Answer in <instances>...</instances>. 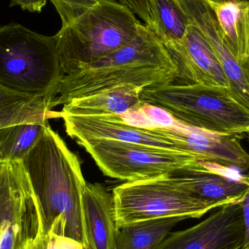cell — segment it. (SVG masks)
Returning <instances> with one entry per match:
<instances>
[{"mask_svg":"<svg viewBox=\"0 0 249 249\" xmlns=\"http://www.w3.org/2000/svg\"><path fill=\"white\" fill-rule=\"evenodd\" d=\"M36 197L42 231L77 240L88 249L83 209L86 181L78 158L51 126L22 160Z\"/></svg>","mask_w":249,"mask_h":249,"instance_id":"obj_1","label":"cell"},{"mask_svg":"<svg viewBox=\"0 0 249 249\" xmlns=\"http://www.w3.org/2000/svg\"><path fill=\"white\" fill-rule=\"evenodd\" d=\"M178 70L153 32L141 24L136 37L125 46L65 75L52 109L74 99L93 96L123 85L141 89L174 83Z\"/></svg>","mask_w":249,"mask_h":249,"instance_id":"obj_2","label":"cell"},{"mask_svg":"<svg viewBox=\"0 0 249 249\" xmlns=\"http://www.w3.org/2000/svg\"><path fill=\"white\" fill-rule=\"evenodd\" d=\"M66 74L56 36L10 23L0 26V85L18 93L53 102Z\"/></svg>","mask_w":249,"mask_h":249,"instance_id":"obj_3","label":"cell"},{"mask_svg":"<svg viewBox=\"0 0 249 249\" xmlns=\"http://www.w3.org/2000/svg\"><path fill=\"white\" fill-rule=\"evenodd\" d=\"M141 101L192 128L237 136L249 131V111L226 88L174 83L150 86L142 90Z\"/></svg>","mask_w":249,"mask_h":249,"instance_id":"obj_4","label":"cell"},{"mask_svg":"<svg viewBox=\"0 0 249 249\" xmlns=\"http://www.w3.org/2000/svg\"><path fill=\"white\" fill-rule=\"evenodd\" d=\"M140 25L127 6L115 0H97L55 35L64 74L125 46L136 37Z\"/></svg>","mask_w":249,"mask_h":249,"instance_id":"obj_5","label":"cell"},{"mask_svg":"<svg viewBox=\"0 0 249 249\" xmlns=\"http://www.w3.org/2000/svg\"><path fill=\"white\" fill-rule=\"evenodd\" d=\"M112 195L119 228L160 218H200L216 209L194 197L169 174L124 183Z\"/></svg>","mask_w":249,"mask_h":249,"instance_id":"obj_6","label":"cell"},{"mask_svg":"<svg viewBox=\"0 0 249 249\" xmlns=\"http://www.w3.org/2000/svg\"><path fill=\"white\" fill-rule=\"evenodd\" d=\"M105 175L126 181L152 179L195 162L193 155L162 148L119 141H89L80 143Z\"/></svg>","mask_w":249,"mask_h":249,"instance_id":"obj_7","label":"cell"},{"mask_svg":"<svg viewBox=\"0 0 249 249\" xmlns=\"http://www.w3.org/2000/svg\"><path fill=\"white\" fill-rule=\"evenodd\" d=\"M42 228L35 193L22 162L0 163V249H19Z\"/></svg>","mask_w":249,"mask_h":249,"instance_id":"obj_8","label":"cell"},{"mask_svg":"<svg viewBox=\"0 0 249 249\" xmlns=\"http://www.w3.org/2000/svg\"><path fill=\"white\" fill-rule=\"evenodd\" d=\"M61 118L67 134L78 144L89 141L107 139L189 154L171 126L138 127L127 124L124 117L116 115H62Z\"/></svg>","mask_w":249,"mask_h":249,"instance_id":"obj_9","label":"cell"},{"mask_svg":"<svg viewBox=\"0 0 249 249\" xmlns=\"http://www.w3.org/2000/svg\"><path fill=\"white\" fill-rule=\"evenodd\" d=\"M245 235L242 208L235 202L192 228L170 232L153 249H241Z\"/></svg>","mask_w":249,"mask_h":249,"instance_id":"obj_10","label":"cell"},{"mask_svg":"<svg viewBox=\"0 0 249 249\" xmlns=\"http://www.w3.org/2000/svg\"><path fill=\"white\" fill-rule=\"evenodd\" d=\"M168 174L194 197L216 209L241 201L249 187V174L199 161Z\"/></svg>","mask_w":249,"mask_h":249,"instance_id":"obj_11","label":"cell"},{"mask_svg":"<svg viewBox=\"0 0 249 249\" xmlns=\"http://www.w3.org/2000/svg\"><path fill=\"white\" fill-rule=\"evenodd\" d=\"M165 46L178 70L174 84H203L228 89L216 53L196 25L191 23L188 26L181 42Z\"/></svg>","mask_w":249,"mask_h":249,"instance_id":"obj_12","label":"cell"},{"mask_svg":"<svg viewBox=\"0 0 249 249\" xmlns=\"http://www.w3.org/2000/svg\"><path fill=\"white\" fill-rule=\"evenodd\" d=\"M180 4L216 53L234 99L249 111V86L244 70L225 42L208 0H180Z\"/></svg>","mask_w":249,"mask_h":249,"instance_id":"obj_13","label":"cell"},{"mask_svg":"<svg viewBox=\"0 0 249 249\" xmlns=\"http://www.w3.org/2000/svg\"><path fill=\"white\" fill-rule=\"evenodd\" d=\"M83 199L87 249H115L120 228L113 195L99 183H86Z\"/></svg>","mask_w":249,"mask_h":249,"instance_id":"obj_14","label":"cell"},{"mask_svg":"<svg viewBox=\"0 0 249 249\" xmlns=\"http://www.w3.org/2000/svg\"><path fill=\"white\" fill-rule=\"evenodd\" d=\"M143 89L133 85H123L93 96L74 99L64 105L60 111L61 116L116 115L124 117L126 114L143 109L144 105L141 101Z\"/></svg>","mask_w":249,"mask_h":249,"instance_id":"obj_15","label":"cell"},{"mask_svg":"<svg viewBox=\"0 0 249 249\" xmlns=\"http://www.w3.org/2000/svg\"><path fill=\"white\" fill-rule=\"evenodd\" d=\"M214 12L222 36L238 60L244 62L249 53V1L246 0H208Z\"/></svg>","mask_w":249,"mask_h":249,"instance_id":"obj_16","label":"cell"},{"mask_svg":"<svg viewBox=\"0 0 249 249\" xmlns=\"http://www.w3.org/2000/svg\"><path fill=\"white\" fill-rule=\"evenodd\" d=\"M52 102L47 98L18 93L0 85V129L61 118V112L52 110Z\"/></svg>","mask_w":249,"mask_h":249,"instance_id":"obj_17","label":"cell"},{"mask_svg":"<svg viewBox=\"0 0 249 249\" xmlns=\"http://www.w3.org/2000/svg\"><path fill=\"white\" fill-rule=\"evenodd\" d=\"M149 29L164 45L181 42L191 21L178 0H149Z\"/></svg>","mask_w":249,"mask_h":249,"instance_id":"obj_18","label":"cell"},{"mask_svg":"<svg viewBox=\"0 0 249 249\" xmlns=\"http://www.w3.org/2000/svg\"><path fill=\"white\" fill-rule=\"evenodd\" d=\"M182 217H167L135 222L120 228L115 249H153Z\"/></svg>","mask_w":249,"mask_h":249,"instance_id":"obj_19","label":"cell"},{"mask_svg":"<svg viewBox=\"0 0 249 249\" xmlns=\"http://www.w3.org/2000/svg\"><path fill=\"white\" fill-rule=\"evenodd\" d=\"M49 121L13 124L0 129V158L1 162H22L33 149Z\"/></svg>","mask_w":249,"mask_h":249,"instance_id":"obj_20","label":"cell"},{"mask_svg":"<svg viewBox=\"0 0 249 249\" xmlns=\"http://www.w3.org/2000/svg\"><path fill=\"white\" fill-rule=\"evenodd\" d=\"M55 6L62 20V26H67L89 10L97 0H50Z\"/></svg>","mask_w":249,"mask_h":249,"instance_id":"obj_21","label":"cell"},{"mask_svg":"<svg viewBox=\"0 0 249 249\" xmlns=\"http://www.w3.org/2000/svg\"><path fill=\"white\" fill-rule=\"evenodd\" d=\"M46 249H85V247L77 240L50 232Z\"/></svg>","mask_w":249,"mask_h":249,"instance_id":"obj_22","label":"cell"},{"mask_svg":"<svg viewBox=\"0 0 249 249\" xmlns=\"http://www.w3.org/2000/svg\"><path fill=\"white\" fill-rule=\"evenodd\" d=\"M121 4L127 6L134 14L137 15L144 21L145 26L149 28L151 25L149 0H120Z\"/></svg>","mask_w":249,"mask_h":249,"instance_id":"obj_23","label":"cell"},{"mask_svg":"<svg viewBox=\"0 0 249 249\" xmlns=\"http://www.w3.org/2000/svg\"><path fill=\"white\" fill-rule=\"evenodd\" d=\"M48 0H10V7L20 6L22 10L30 13H40Z\"/></svg>","mask_w":249,"mask_h":249,"instance_id":"obj_24","label":"cell"},{"mask_svg":"<svg viewBox=\"0 0 249 249\" xmlns=\"http://www.w3.org/2000/svg\"><path fill=\"white\" fill-rule=\"evenodd\" d=\"M47 241L48 235H45L41 228L36 238L31 240L19 249H46Z\"/></svg>","mask_w":249,"mask_h":249,"instance_id":"obj_25","label":"cell"},{"mask_svg":"<svg viewBox=\"0 0 249 249\" xmlns=\"http://www.w3.org/2000/svg\"><path fill=\"white\" fill-rule=\"evenodd\" d=\"M244 215V224H245L246 235L244 245L249 243V187L244 197L240 201Z\"/></svg>","mask_w":249,"mask_h":249,"instance_id":"obj_26","label":"cell"},{"mask_svg":"<svg viewBox=\"0 0 249 249\" xmlns=\"http://www.w3.org/2000/svg\"><path fill=\"white\" fill-rule=\"evenodd\" d=\"M241 67L244 70V74H245L246 78H247V82H248L249 86V53L247 55V58H246L245 61L241 64Z\"/></svg>","mask_w":249,"mask_h":249,"instance_id":"obj_27","label":"cell"},{"mask_svg":"<svg viewBox=\"0 0 249 249\" xmlns=\"http://www.w3.org/2000/svg\"><path fill=\"white\" fill-rule=\"evenodd\" d=\"M241 249H249V244H245Z\"/></svg>","mask_w":249,"mask_h":249,"instance_id":"obj_28","label":"cell"},{"mask_svg":"<svg viewBox=\"0 0 249 249\" xmlns=\"http://www.w3.org/2000/svg\"><path fill=\"white\" fill-rule=\"evenodd\" d=\"M247 136H248L249 139V131L247 132Z\"/></svg>","mask_w":249,"mask_h":249,"instance_id":"obj_29","label":"cell"},{"mask_svg":"<svg viewBox=\"0 0 249 249\" xmlns=\"http://www.w3.org/2000/svg\"><path fill=\"white\" fill-rule=\"evenodd\" d=\"M1 158H0V163H1Z\"/></svg>","mask_w":249,"mask_h":249,"instance_id":"obj_30","label":"cell"}]
</instances>
